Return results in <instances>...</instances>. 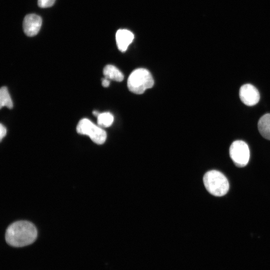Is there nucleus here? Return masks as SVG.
<instances>
[{"label": "nucleus", "instance_id": "5", "mask_svg": "<svg viewBox=\"0 0 270 270\" xmlns=\"http://www.w3.org/2000/svg\"><path fill=\"white\" fill-rule=\"evenodd\" d=\"M230 156L235 165L238 167L246 166L250 158L248 144L242 140H236L230 146Z\"/></svg>", "mask_w": 270, "mask_h": 270}, {"label": "nucleus", "instance_id": "9", "mask_svg": "<svg viewBox=\"0 0 270 270\" xmlns=\"http://www.w3.org/2000/svg\"><path fill=\"white\" fill-rule=\"evenodd\" d=\"M104 78L116 82H122L124 79V74L115 66L111 64L106 65L103 70Z\"/></svg>", "mask_w": 270, "mask_h": 270}, {"label": "nucleus", "instance_id": "1", "mask_svg": "<svg viewBox=\"0 0 270 270\" xmlns=\"http://www.w3.org/2000/svg\"><path fill=\"white\" fill-rule=\"evenodd\" d=\"M34 225L26 220L16 222L7 228L5 238L6 242L14 247H22L34 242L37 237Z\"/></svg>", "mask_w": 270, "mask_h": 270}, {"label": "nucleus", "instance_id": "6", "mask_svg": "<svg viewBox=\"0 0 270 270\" xmlns=\"http://www.w3.org/2000/svg\"><path fill=\"white\" fill-rule=\"evenodd\" d=\"M239 95L242 102L248 106L256 104L260 98V93L257 88L249 84H244L240 87Z\"/></svg>", "mask_w": 270, "mask_h": 270}, {"label": "nucleus", "instance_id": "16", "mask_svg": "<svg viewBox=\"0 0 270 270\" xmlns=\"http://www.w3.org/2000/svg\"><path fill=\"white\" fill-rule=\"evenodd\" d=\"M92 114H94V116H98L99 115V114H100V113L98 112H97V111H96V110L93 111Z\"/></svg>", "mask_w": 270, "mask_h": 270}, {"label": "nucleus", "instance_id": "12", "mask_svg": "<svg viewBox=\"0 0 270 270\" xmlns=\"http://www.w3.org/2000/svg\"><path fill=\"white\" fill-rule=\"evenodd\" d=\"M114 121L112 114L109 112H104L100 114L97 116V122L98 125L102 128L110 126Z\"/></svg>", "mask_w": 270, "mask_h": 270}, {"label": "nucleus", "instance_id": "10", "mask_svg": "<svg viewBox=\"0 0 270 270\" xmlns=\"http://www.w3.org/2000/svg\"><path fill=\"white\" fill-rule=\"evenodd\" d=\"M258 129L264 138L270 140V114H266L260 118Z\"/></svg>", "mask_w": 270, "mask_h": 270}, {"label": "nucleus", "instance_id": "14", "mask_svg": "<svg viewBox=\"0 0 270 270\" xmlns=\"http://www.w3.org/2000/svg\"><path fill=\"white\" fill-rule=\"evenodd\" d=\"M6 134V129L4 126L2 124H0V139L2 141V139L5 136Z\"/></svg>", "mask_w": 270, "mask_h": 270}, {"label": "nucleus", "instance_id": "7", "mask_svg": "<svg viewBox=\"0 0 270 270\" xmlns=\"http://www.w3.org/2000/svg\"><path fill=\"white\" fill-rule=\"evenodd\" d=\"M42 24L41 18L36 14L26 15L23 21L24 33L29 36L36 35L39 32Z\"/></svg>", "mask_w": 270, "mask_h": 270}, {"label": "nucleus", "instance_id": "4", "mask_svg": "<svg viewBox=\"0 0 270 270\" xmlns=\"http://www.w3.org/2000/svg\"><path fill=\"white\" fill-rule=\"evenodd\" d=\"M76 131L79 134L88 136L93 142L98 144H104L106 139L105 130L88 118H82L79 121Z\"/></svg>", "mask_w": 270, "mask_h": 270}, {"label": "nucleus", "instance_id": "15", "mask_svg": "<svg viewBox=\"0 0 270 270\" xmlns=\"http://www.w3.org/2000/svg\"><path fill=\"white\" fill-rule=\"evenodd\" d=\"M102 84L104 87L107 88L110 86V81L109 80L104 78L102 79Z\"/></svg>", "mask_w": 270, "mask_h": 270}, {"label": "nucleus", "instance_id": "13", "mask_svg": "<svg viewBox=\"0 0 270 270\" xmlns=\"http://www.w3.org/2000/svg\"><path fill=\"white\" fill-rule=\"evenodd\" d=\"M55 0H38V4L40 7L45 8L52 6Z\"/></svg>", "mask_w": 270, "mask_h": 270}, {"label": "nucleus", "instance_id": "8", "mask_svg": "<svg viewBox=\"0 0 270 270\" xmlns=\"http://www.w3.org/2000/svg\"><path fill=\"white\" fill-rule=\"evenodd\" d=\"M134 38V35L130 31L126 29L118 30L116 32V39L119 50L125 52Z\"/></svg>", "mask_w": 270, "mask_h": 270}, {"label": "nucleus", "instance_id": "3", "mask_svg": "<svg viewBox=\"0 0 270 270\" xmlns=\"http://www.w3.org/2000/svg\"><path fill=\"white\" fill-rule=\"evenodd\" d=\"M154 80L150 72L142 68L136 69L130 75L127 82L128 90L136 94H142L153 86Z\"/></svg>", "mask_w": 270, "mask_h": 270}, {"label": "nucleus", "instance_id": "2", "mask_svg": "<svg viewBox=\"0 0 270 270\" xmlns=\"http://www.w3.org/2000/svg\"><path fill=\"white\" fill-rule=\"evenodd\" d=\"M203 182L206 190L213 196H222L228 191L229 183L227 178L218 170L206 172L204 176Z\"/></svg>", "mask_w": 270, "mask_h": 270}, {"label": "nucleus", "instance_id": "11", "mask_svg": "<svg viewBox=\"0 0 270 270\" xmlns=\"http://www.w3.org/2000/svg\"><path fill=\"white\" fill-rule=\"evenodd\" d=\"M6 106L12 108L13 104L10 96L6 87L2 86L0 90V107Z\"/></svg>", "mask_w": 270, "mask_h": 270}]
</instances>
